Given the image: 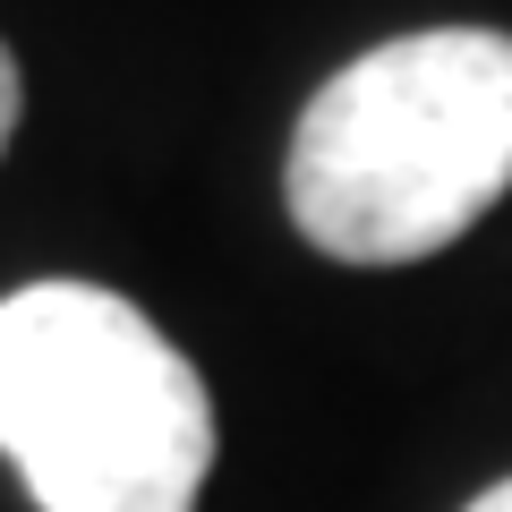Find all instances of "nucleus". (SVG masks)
Segmentation results:
<instances>
[{
  "label": "nucleus",
  "mask_w": 512,
  "mask_h": 512,
  "mask_svg": "<svg viewBox=\"0 0 512 512\" xmlns=\"http://www.w3.org/2000/svg\"><path fill=\"white\" fill-rule=\"evenodd\" d=\"M291 222L342 265L436 256L512 188V35L427 26L316 86L291 137Z\"/></svg>",
  "instance_id": "nucleus-1"
},
{
  "label": "nucleus",
  "mask_w": 512,
  "mask_h": 512,
  "mask_svg": "<svg viewBox=\"0 0 512 512\" xmlns=\"http://www.w3.org/2000/svg\"><path fill=\"white\" fill-rule=\"evenodd\" d=\"M0 453L43 512H197L214 402L146 308L35 282L0 299Z\"/></svg>",
  "instance_id": "nucleus-2"
},
{
  "label": "nucleus",
  "mask_w": 512,
  "mask_h": 512,
  "mask_svg": "<svg viewBox=\"0 0 512 512\" xmlns=\"http://www.w3.org/2000/svg\"><path fill=\"white\" fill-rule=\"evenodd\" d=\"M9 137H18V60L0 43V154H9Z\"/></svg>",
  "instance_id": "nucleus-3"
},
{
  "label": "nucleus",
  "mask_w": 512,
  "mask_h": 512,
  "mask_svg": "<svg viewBox=\"0 0 512 512\" xmlns=\"http://www.w3.org/2000/svg\"><path fill=\"white\" fill-rule=\"evenodd\" d=\"M470 512H512V478H504V487H487V495H478Z\"/></svg>",
  "instance_id": "nucleus-4"
}]
</instances>
